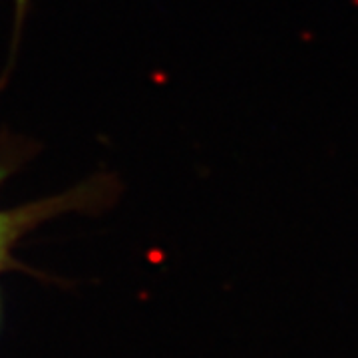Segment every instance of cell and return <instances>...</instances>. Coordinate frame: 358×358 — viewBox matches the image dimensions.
I'll return each mask as SVG.
<instances>
[{"instance_id":"cell-2","label":"cell","mask_w":358,"mask_h":358,"mask_svg":"<svg viewBox=\"0 0 358 358\" xmlns=\"http://www.w3.org/2000/svg\"><path fill=\"white\" fill-rule=\"evenodd\" d=\"M26 2H28V0H16V6H18V14H22V13H24Z\"/></svg>"},{"instance_id":"cell-1","label":"cell","mask_w":358,"mask_h":358,"mask_svg":"<svg viewBox=\"0 0 358 358\" xmlns=\"http://www.w3.org/2000/svg\"><path fill=\"white\" fill-rule=\"evenodd\" d=\"M13 221H8V217L4 213H0V257H2V251H4V243L10 235V229H13Z\"/></svg>"}]
</instances>
